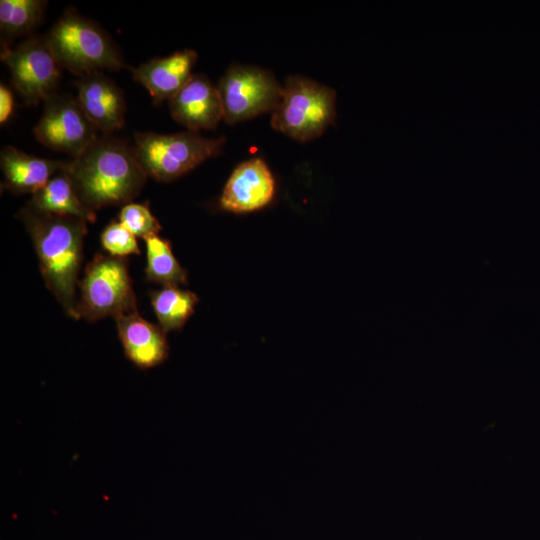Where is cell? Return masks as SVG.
Here are the masks:
<instances>
[{
	"label": "cell",
	"instance_id": "obj_1",
	"mask_svg": "<svg viewBox=\"0 0 540 540\" xmlns=\"http://www.w3.org/2000/svg\"><path fill=\"white\" fill-rule=\"evenodd\" d=\"M83 204L95 212L126 205L140 193L148 178L133 146L104 134L63 170Z\"/></svg>",
	"mask_w": 540,
	"mask_h": 540
},
{
	"label": "cell",
	"instance_id": "obj_2",
	"mask_svg": "<svg viewBox=\"0 0 540 540\" xmlns=\"http://www.w3.org/2000/svg\"><path fill=\"white\" fill-rule=\"evenodd\" d=\"M19 215L33 241L47 288L66 313L76 319L75 289L87 221L41 212L28 205Z\"/></svg>",
	"mask_w": 540,
	"mask_h": 540
},
{
	"label": "cell",
	"instance_id": "obj_3",
	"mask_svg": "<svg viewBox=\"0 0 540 540\" xmlns=\"http://www.w3.org/2000/svg\"><path fill=\"white\" fill-rule=\"evenodd\" d=\"M46 37L61 67L79 77L124 65L111 37L74 9L64 11Z\"/></svg>",
	"mask_w": 540,
	"mask_h": 540
},
{
	"label": "cell",
	"instance_id": "obj_4",
	"mask_svg": "<svg viewBox=\"0 0 540 540\" xmlns=\"http://www.w3.org/2000/svg\"><path fill=\"white\" fill-rule=\"evenodd\" d=\"M134 152L148 177L169 182L220 154L224 137L206 138L197 132L176 134L137 132Z\"/></svg>",
	"mask_w": 540,
	"mask_h": 540
},
{
	"label": "cell",
	"instance_id": "obj_5",
	"mask_svg": "<svg viewBox=\"0 0 540 540\" xmlns=\"http://www.w3.org/2000/svg\"><path fill=\"white\" fill-rule=\"evenodd\" d=\"M336 117V92L314 80L290 76L272 112V127L288 137L308 142L320 137Z\"/></svg>",
	"mask_w": 540,
	"mask_h": 540
},
{
	"label": "cell",
	"instance_id": "obj_6",
	"mask_svg": "<svg viewBox=\"0 0 540 540\" xmlns=\"http://www.w3.org/2000/svg\"><path fill=\"white\" fill-rule=\"evenodd\" d=\"M76 319L96 321L137 310L126 260L96 255L79 282Z\"/></svg>",
	"mask_w": 540,
	"mask_h": 540
},
{
	"label": "cell",
	"instance_id": "obj_7",
	"mask_svg": "<svg viewBox=\"0 0 540 540\" xmlns=\"http://www.w3.org/2000/svg\"><path fill=\"white\" fill-rule=\"evenodd\" d=\"M1 61L11 75V84L27 105L46 102L57 94L59 64L46 35L32 36L15 47L2 43Z\"/></svg>",
	"mask_w": 540,
	"mask_h": 540
},
{
	"label": "cell",
	"instance_id": "obj_8",
	"mask_svg": "<svg viewBox=\"0 0 540 540\" xmlns=\"http://www.w3.org/2000/svg\"><path fill=\"white\" fill-rule=\"evenodd\" d=\"M227 124L273 112L281 100L283 86L264 69L235 64L230 66L217 85Z\"/></svg>",
	"mask_w": 540,
	"mask_h": 540
},
{
	"label": "cell",
	"instance_id": "obj_9",
	"mask_svg": "<svg viewBox=\"0 0 540 540\" xmlns=\"http://www.w3.org/2000/svg\"><path fill=\"white\" fill-rule=\"evenodd\" d=\"M97 132L77 98L59 94L45 102L42 116L34 127V135L40 143L72 158L98 138Z\"/></svg>",
	"mask_w": 540,
	"mask_h": 540
},
{
	"label": "cell",
	"instance_id": "obj_10",
	"mask_svg": "<svg viewBox=\"0 0 540 540\" xmlns=\"http://www.w3.org/2000/svg\"><path fill=\"white\" fill-rule=\"evenodd\" d=\"M275 195V181L265 161L249 159L238 165L227 180L219 200L221 209L249 213L267 206Z\"/></svg>",
	"mask_w": 540,
	"mask_h": 540
},
{
	"label": "cell",
	"instance_id": "obj_11",
	"mask_svg": "<svg viewBox=\"0 0 540 540\" xmlns=\"http://www.w3.org/2000/svg\"><path fill=\"white\" fill-rule=\"evenodd\" d=\"M172 118L188 131L212 130L224 119L217 86L204 75H194L169 100Z\"/></svg>",
	"mask_w": 540,
	"mask_h": 540
},
{
	"label": "cell",
	"instance_id": "obj_12",
	"mask_svg": "<svg viewBox=\"0 0 540 540\" xmlns=\"http://www.w3.org/2000/svg\"><path fill=\"white\" fill-rule=\"evenodd\" d=\"M76 87V98L98 131L110 134L123 127L126 112L123 91L104 73L79 77Z\"/></svg>",
	"mask_w": 540,
	"mask_h": 540
},
{
	"label": "cell",
	"instance_id": "obj_13",
	"mask_svg": "<svg viewBox=\"0 0 540 540\" xmlns=\"http://www.w3.org/2000/svg\"><path fill=\"white\" fill-rule=\"evenodd\" d=\"M197 52L191 49L154 58L131 68L135 81L146 88L155 103L170 100L193 76L192 69L197 62Z\"/></svg>",
	"mask_w": 540,
	"mask_h": 540
},
{
	"label": "cell",
	"instance_id": "obj_14",
	"mask_svg": "<svg viewBox=\"0 0 540 540\" xmlns=\"http://www.w3.org/2000/svg\"><path fill=\"white\" fill-rule=\"evenodd\" d=\"M117 330L126 357L138 368L149 369L168 357L166 332L144 318L137 310L115 317Z\"/></svg>",
	"mask_w": 540,
	"mask_h": 540
},
{
	"label": "cell",
	"instance_id": "obj_15",
	"mask_svg": "<svg viewBox=\"0 0 540 540\" xmlns=\"http://www.w3.org/2000/svg\"><path fill=\"white\" fill-rule=\"evenodd\" d=\"M67 162L40 158L13 146H6L0 154V166L6 187L15 193L34 194L54 176L64 170Z\"/></svg>",
	"mask_w": 540,
	"mask_h": 540
},
{
	"label": "cell",
	"instance_id": "obj_16",
	"mask_svg": "<svg viewBox=\"0 0 540 540\" xmlns=\"http://www.w3.org/2000/svg\"><path fill=\"white\" fill-rule=\"evenodd\" d=\"M28 206L41 212L77 217L87 222H94L96 219L95 212L83 204L63 170L32 194Z\"/></svg>",
	"mask_w": 540,
	"mask_h": 540
},
{
	"label": "cell",
	"instance_id": "obj_17",
	"mask_svg": "<svg viewBox=\"0 0 540 540\" xmlns=\"http://www.w3.org/2000/svg\"><path fill=\"white\" fill-rule=\"evenodd\" d=\"M198 297L178 286H164L151 294V304L164 332L181 329L193 314Z\"/></svg>",
	"mask_w": 540,
	"mask_h": 540
},
{
	"label": "cell",
	"instance_id": "obj_18",
	"mask_svg": "<svg viewBox=\"0 0 540 540\" xmlns=\"http://www.w3.org/2000/svg\"><path fill=\"white\" fill-rule=\"evenodd\" d=\"M47 1L1 0L0 30L2 38H14L30 34L42 21Z\"/></svg>",
	"mask_w": 540,
	"mask_h": 540
},
{
	"label": "cell",
	"instance_id": "obj_19",
	"mask_svg": "<svg viewBox=\"0 0 540 540\" xmlns=\"http://www.w3.org/2000/svg\"><path fill=\"white\" fill-rule=\"evenodd\" d=\"M146 244V274L149 280L163 286L187 284V274L175 258L170 243L154 235L144 239Z\"/></svg>",
	"mask_w": 540,
	"mask_h": 540
},
{
	"label": "cell",
	"instance_id": "obj_20",
	"mask_svg": "<svg viewBox=\"0 0 540 540\" xmlns=\"http://www.w3.org/2000/svg\"><path fill=\"white\" fill-rule=\"evenodd\" d=\"M119 222L136 237L146 239L157 235L161 225L151 213L149 205L143 203H128L119 213Z\"/></svg>",
	"mask_w": 540,
	"mask_h": 540
},
{
	"label": "cell",
	"instance_id": "obj_21",
	"mask_svg": "<svg viewBox=\"0 0 540 540\" xmlns=\"http://www.w3.org/2000/svg\"><path fill=\"white\" fill-rule=\"evenodd\" d=\"M103 248L113 257L123 258L131 254H139L136 236L124 225L111 222L101 234Z\"/></svg>",
	"mask_w": 540,
	"mask_h": 540
},
{
	"label": "cell",
	"instance_id": "obj_22",
	"mask_svg": "<svg viewBox=\"0 0 540 540\" xmlns=\"http://www.w3.org/2000/svg\"><path fill=\"white\" fill-rule=\"evenodd\" d=\"M14 110L12 91L4 84L0 85V123L5 124Z\"/></svg>",
	"mask_w": 540,
	"mask_h": 540
}]
</instances>
